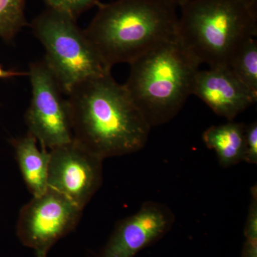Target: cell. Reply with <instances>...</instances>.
I'll use <instances>...</instances> for the list:
<instances>
[{
  "instance_id": "3957f363",
  "label": "cell",
  "mask_w": 257,
  "mask_h": 257,
  "mask_svg": "<svg viewBox=\"0 0 257 257\" xmlns=\"http://www.w3.org/2000/svg\"><path fill=\"white\" fill-rule=\"evenodd\" d=\"M130 64L124 87L151 126L168 122L178 114L192 94L201 65L177 37Z\"/></svg>"
},
{
  "instance_id": "52a82bcc",
  "label": "cell",
  "mask_w": 257,
  "mask_h": 257,
  "mask_svg": "<svg viewBox=\"0 0 257 257\" xmlns=\"http://www.w3.org/2000/svg\"><path fill=\"white\" fill-rule=\"evenodd\" d=\"M83 209L53 189L32 199L22 208L17 224L19 239L37 257H47L50 248L77 226Z\"/></svg>"
},
{
  "instance_id": "5bb4252c",
  "label": "cell",
  "mask_w": 257,
  "mask_h": 257,
  "mask_svg": "<svg viewBox=\"0 0 257 257\" xmlns=\"http://www.w3.org/2000/svg\"><path fill=\"white\" fill-rule=\"evenodd\" d=\"M28 25L25 0H0V37L10 41Z\"/></svg>"
},
{
  "instance_id": "ba28073f",
  "label": "cell",
  "mask_w": 257,
  "mask_h": 257,
  "mask_svg": "<svg viewBox=\"0 0 257 257\" xmlns=\"http://www.w3.org/2000/svg\"><path fill=\"white\" fill-rule=\"evenodd\" d=\"M48 188L84 209L102 183V162L74 140L50 150Z\"/></svg>"
},
{
  "instance_id": "e0dca14e",
  "label": "cell",
  "mask_w": 257,
  "mask_h": 257,
  "mask_svg": "<svg viewBox=\"0 0 257 257\" xmlns=\"http://www.w3.org/2000/svg\"><path fill=\"white\" fill-rule=\"evenodd\" d=\"M247 163L257 164V123L253 121L246 125L244 137V157Z\"/></svg>"
},
{
  "instance_id": "9a60e30c",
  "label": "cell",
  "mask_w": 257,
  "mask_h": 257,
  "mask_svg": "<svg viewBox=\"0 0 257 257\" xmlns=\"http://www.w3.org/2000/svg\"><path fill=\"white\" fill-rule=\"evenodd\" d=\"M47 8L77 19L79 15L99 3V0H42Z\"/></svg>"
},
{
  "instance_id": "6da1fadb",
  "label": "cell",
  "mask_w": 257,
  "mask_h": 257,
  "mask_svg": "<svg viewBox=\"0 0 257 257\" xmlns=\"http://www.w3.org/2000/svg\"><path fill=\"white\" fill-rule=\"evenodd\" d=\"M67 96L74 140L93 155L104 160L146 145L152 126L111 73L84 81Z\"/></svg>"
},
{
  "instance_id": "ffe728a7",
  "label": "cell",
  "mask_w": 257,
  "mask_h": 257,
  "mask_svg": "<svg viewBox=\"0 0 257 257\" xmlns=\"http://www.w3.org/2000/svg\"><path fill=\"white\" fill-rule=\"evenodd\" d=\"M246 2L251 8L257 10V0H246Z\"/></svg>"
},
{
  "instance_id": "9c48e42d",
  "label": "cell",
  "mask_w": 257,
  "mask_h": 257,
  "mask_svg": "<svg viewBox=\"0 0 257 257\" xmlns=\"http://www.w3.org/2000/svg\"><path fill=\"white\" fill-rule=\"evenodd\" d=\"M174 221L175 216L168 207L160 203L145 202L135 214L116 224L98 257H135L163 237Z\"/></svg>"
},
{
  "instance_id": "2e32d148",
  "label": "cell",
  "mask_w": 257,
  "mask_h": 257,
  "mask_svg": "<svg viewBox=\"0 0 257 257\" xmlns=\"http://www.w3.org/2000/svg\"><path fill=\"white\" fill-rule=\"evenodd\" d=\"M251 200L244 228L246 242L257 243V189L251 188Z\"/></svg>"
},
{
  "instance_id": "d6986e66",
  "label": "cell",
  "mask_w": 257,
  "mask_h": 257,
  "mask_svg": "<svg viewBox=\"0 0 257 257\" xmlns=\"http://www.w3.org/2000/svg\"><path fill=\"white\" fill-rule=\"evenodd\" d=\"M26 75L27 73L23 72H13V71L5 70L0 66V79L10 78L17 76Z\"/></svg>"
},
{
  "instance_id": "ac0fdd59",
  "label": "cell",
  "mask_w": 257,
  "mask_h": 257,
  "mask_svg": "<svg viewBox=\"0 0 257 257\" xmlns=\"http://www.w3.org/2000/svg\"><path fill=\"white\" fill-rule=\"evenodd\" d=\"M242 257H257V243L245 241L243 248Z\"/></svg>"
},
{
  "instance_id": "7c38bea8",
  "label": "cell",
  "mask_w": 257,
  "mask_h": 257,
  "mask_svg": "<svg viewBox=\"0 0 257 257\" xmlns=\"http://www.w3.org/2000/svg\"><path fill=\"white\" fill-rule=\"evenodd\" d=\"M245 127L242 123L229 121L211 126L203 133V141L215 152L222 167H231L243 161Z\"/></svg>"
},
{
  "instance_id": "277c9868",
  "label": "cell",
  "mask_w": 257,
  "mask_h": 257,
  "mask_svg": "<svg viewBox=\"0 0 257 257\" xmlns=\"http://www.w3.org/2000/svg\"><path fill=\"white\" fill-rule=\"evenodd\" d=\"M177 37L201 64L227 67L246 40L257 34V10L246 0H187Z\"/></svg>"
},
{
  "instance_id": "30bf717a",
  "label": "cell",
  "mask_w": 257,
  "mask_h": 257,
  "mask_svg": "<svg viewBox=\"0 0 257 257\" xmlns=\"http://www.w3.org/2000/svg\"><path fill=\"white\" fill-rule=\"evenodd\" d=\"M192 94L200 98L214 113L229 121H232L257 100V94L249 90L228 67L198 71Z\"/></svg>"
},
{
  "instance_id": "8fae6325",
  "label": "cell",
  "mask_w": 257,
  "mask_h": 257,
  "mask_svg": "<svg viewBox=\"0 0 257 257\" xmlns=\"http://www.w3.org/2000/svg\"><path fill=\"white\" fill-rule=\"evenodd\" d=\"M11 144L29 191L32 197L41 195L48 188L50 152L43 149L40 150L36 139L29 134L23 138L13 139Z\"/></svg>"
},
{
  "instance_id": "4fadbf2b",
  "label": "cell",
  "mask_w": 257,
  "mask_h": 257,
  "mask_svg": "<svg viewBox=\"0 0 257 257\" xmlns=\"http://www.w3.org/2000/svg\"><path fill=\"white\" fill-rule=\"evenodd\" d=\"M228 68L249 90L257 94V42L250 38L236 51Z\"/></svg>"
},
{
  "instance_id": "5b68a950",
  "label": "cell",
  "mask_w": 257,
  "mask_h": 257,
  "mask_svg": "<svg viewBox=\"0 0 257 257\" xmlns=\"http://www.w3.org/2000/svg\"><path fill=\"white\" fill-rule=\"evenodd\" d=\"M30 28L43 45L44 60L65 95L84 81L111 73L73 17L47 8Z\"/></svg>"
},
{
  "instance_id": "7a4b0ae2",
  "label": "cell",
  "mask_w": 257,
  "mask_h": 257,
  "mask_svg": "<svg viewBox=\"0 0 257 257\" xmlns=\"http://www.w3.org/2000/svg\"><path fill=\"white\" fill-rule=\"evenodd\" d=\"M97 5L84 32L109 69L132 63L177 37L178 6L171 0H116Z\"/></svg>"
},
{
  "instance_id": "8992f818",
  "label": "cell",
  "mask_w": 257,
  "mask_h": 257,
  "mask_svg": "<svg viewBox=\"0 0 257 257\" xmlns=\"http://www.w3.org/2000/svg\"><path fill=\"white\" fill-rule=\"evenodd\" d=\"M32 99L25 114L29 135L43 150H50L74 140L67 98L45 60L30 64Z\"/></svg>"
},
{
  "instance_id": "44dd1931",
  "label": "cell",
  "mask_w": 257,
  "mask_h": 257,
  "mask_svg": "<svg viewBox=\"0 0 257 257\" xmlns=\"http://www.w3.org/2000/svg\"><path fill=\"white\" fill-rule=\"evenodd\" d=\"M171 1L175 3L177 6L181 7L184 3H185L186 1H187V0H171Z\"/></svg>"
}]
</instances>
